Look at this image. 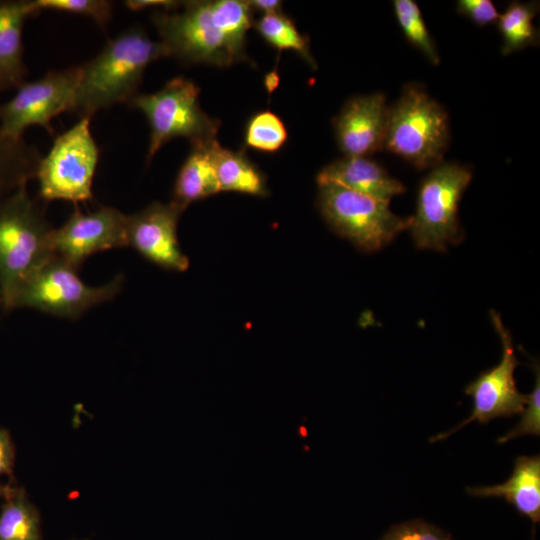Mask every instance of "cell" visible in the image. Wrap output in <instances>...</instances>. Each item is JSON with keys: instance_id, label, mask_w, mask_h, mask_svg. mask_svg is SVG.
I'll use <instances>...</instances> for the list:
<instances>
[{"instance_id": "6da1fadb", "label": "cell", "mask_w": 540, "mask_h": 540, "mask_svg": "<svg viewBox=\"0 0 540 540\" xmlns=\"http://www.w3.org/2000/svg\"><path fill=\"white\" fill-rule=\"evenodd\" d=\"M182 9L160 10L152 22L170 57L183 64L221 68L239 62L253 65L246 53V34L253 26L248 1L212 0L183 2Z\"/></svg>"}, {"instance_id": "7a4b0ae2", "label": "cell", "mask_w": 540, "mask_h": 540, "mask_svg": "<svg viewBox=\"0 0 540 540\" xmlns=\"http://www.w3.org/2000/svg\"><path fill=\"white\" fill-rule=\"evenodd\" d=\"M170 57L161 41L131 27L109 40L94 58L80 66V78L71 112L92 117L102 109L129 103L138 94L148 65Z\"/></svg>"}, {"instance_id": "3957f363", "label": "cell", "mask_w": 540, "mask_h": 540, "mask_svg": "<svg viewBox=\"0 0 540 540\" xmlns=\"http://www.w3.org/2000/svg\"><path fill=\"white\" fill-rule=\"evenodd\" d=\"M53 229L27 185L0 197V303L5 312L15 309L24 283L54 255Z\"/></svg>"}, {"instance_id": "277c9868", "label": "cell", "mask_w": 540, "mask_h": 540, "mask_svg": "<svg viewBox=\"0 0 540 540\" xmlns=\"http://www.w3.org/2000/svg\"><path fill=\"white\" fill-rule=\"evenodd\" d=\"M449 136L445 109L423 88L408 84L387 110L383 149L417 169L434 168L443 161Z\"/></svg>"}, {"instance_id": "5b68a950", "label": "cell", "mask_w": 540, "mask_h": 540, "mask_svg": "<svg viewBox=\"0 0 540 540\" xmlns=\"http://www.w3.org/2000/svg\"><path fill=\"white\" fill-rule=\"evenodd\" d=\"M199 94L200 89L192 80L178 76L158 91L138 93L129 101L148 121L147 164L173 138L184 137L191 143L216 139L220 121L203 111Z\"/></svg>"}, {"instance_id": "8992f818", "label": "cell", "mask_w": 540, "mask_h": 540, "mask_svg": "<svg viewBox=\"0 0 540 540\" xmlns=\"http://www.w3.org/2000/svg\"><path fill=\"white\" fill-rule=\"evenodd\" d=\"M90 120L91 117H81L60 134L46 156L41 157L35 176L41 200H65L76 205L93 199V179L100 151L91 134Z\"/></svg>"}, {"instance_id": "52a82bcc", "label": "cell", "mask_w": 540, "mask_h": 540, "mask_svg": "<svg viewBox=\"0 0 540 540\" xmlns=\"http://www.w3.org/2000/svg\"><path fill=\"white\" fill-rule=\"evenodd\" d=\"M318 208L327 224L340 236L367 252L379 250L409 229L412 216L394 214L389 202L336 184L318 185Z\"/></svg>"}, {"instance_id": "ba28073f", "label": "cell", "mask_w": 540, "mask_h": 540, "mask_svg": "<svg viewBox=\"0 0 540 540\" xmlns=\"http://www.w3.org/2000/svg\"><path fill=\"white\" fill-rule=\"evenodd\" d=\"M471 178L467 167L442 162L421 181L409 227L418 248L444 251L462 239L458 205Z\"/></svg>"}, {"instance_id": "9c48e42d", "label": "cell", "mask_w": 540, "mask_h": 540, "mask_svg": "<svg viewBox=\"0 0 540 540\" xmlns=\"http://www.w3.org/2000/svg\"><path fill=\"white\" fill-rule=\"evenodd\" d=\"M121 275L109 283L92 287L79 278L77 270L53 255L37 268L22 286L15 309L28 307L48 314L77 319L88 309L112 300L121 290Z\"/></svg>"}, {"instance_id": "30bf717a", "label": "cell", "mask_w": 540, "mask_h": 540, "mask_svg": "<svg viewBox=\"0 0 540 540\" xmlns=\"http://www.w3.org/2000/svg\"><path fill=\"white\" fill-rule=\"evenodd\" d=\"M79 78L80 66H74L25 81L10 100L0 104V132L12 139H23L24 131L31 126L53 133L51 120L71 112Z\"/></svg>"}, {"instance_id": "8fae6325", "label": "cell", "mask_w": 540, "mask_h": 540, "mask_svg": "<svg viewBox=\"0 0 540 540\" xmlns=\"http://www.w3.org/2000/svg\"><path fill=\"white\" fill-rule=\"evenodd\" d=\"M491 319L503 346L501 361L495 367L481 373L467 386L465 392L473 399L471 415L450 431L431 438V442L446 439L472 421L488 423L498 417L521 414L526 406L528 395L518 391L514 379L519 361L514 352L510 332L504 327L497 312L491 311Z\"/></svg>"}, {"instance_id": "7c38bea8", "label": "cell", "mask_w": 540, "mask_h": 540, "mask_svg": "<svg viewBox=\"0 0 540 540\" xmlns=\"http://www.w3.org/2000/svg\"><path fill=\"white\" fill-rule=\"evenodd\" d=\"M54 255L76 269L86 259L101 251L126 247V215L110 206L82 212L76 205L73 213L51 235Z\"/></svg>"}, {"instance_id": "4fadbf2b", "label": "cell", "mask_w": 540, "mask_h": 540, "mask_svg": "<svg viewBox=\"0 0 540 540\" xmlns=\"http://www.w3.org/2000/svg\"><path fill=\"white\" fill-rule=\"evenodd\" d=\"M183 211L173 202L156 201L126 215L127 246L165 270L186 271L189 259L181 250L177 237L178 221Z\"/></svg>"}, {"instance_id": "5bb4252c", "label": "cell", "mask_w": 540, "mask_h": 540, "mask_svg": "<svg viewBox=\"0 0 540 540\" xmlns=\"http://www.w3.org/2000/svg\"><path fill=\"white\" fill-rule=\"evenodd\" d=\"M387 110L382 93L349 99L333 120L340 150L348 157H367L383 148Z\"/></svg>"}, {"instance_id": "9a60e30c", "label": "cell", "mask_w": 540, "mask_h": 540, "mask_svg": "<svg viewBox=\"0 0 540 540\" xmlns=\"http://www.w3.org/2000/svg\"><path fill=\"white\" fill-rule=\"evenodd\" d=\"M327 183L389 203L405 191L400 181L368 157L345 156L326 165L317 175V184Z\"/></svg>"}, {"instance_id": "2e32d148", "label": "cell", "mask_w": 540, "mask_h": 540, "mask_svg": "<svg viewBox=\"0 0 540 540\" xmlns=\"http://www.w3.org/2000/svg\"><path fill=\"white\" fill-rule=\"evenodd\" d=\"M37 13L31 0L0 1V91L17 89L26 81L23 27Z\"/></svg>"}, {"instance_id": "e0dca14e", "label": "cell", "mask_w": 540, "mask_h": 540, "mask_svg": "<svg viewBox=\"0 0 540 540\" xmlns=\"http://www.w3.org/2000/svg\"><path fill=\"white\" fill-rule=\"evenodd\" d=\"M477 497H502L536 524L540 520V457L519 456L510 478L498 485L468 487Z\"/></svg>"}, {"instance_id": "ac0fdd59", "label": "cell", "mask_w": 540, "mask_h": 540, "mask_svg": "<svg viewBox=\"0 0 540 540\" xmlns=\"http://www.w3.org/2000/svg\"><path fill=\"white\" fill-rule=\"evenodd\" d=\"M214 140L191 143V151L180 167L171 202L182 210L195 201L221 192L211 149Z\"/></svg>"}, {"instance_id": "d6986e66", "label": "cell", "mask_w": 540, "mask_h": 540, "mask_svg": "<svg viewBox=\"0 0 540 540\" xmlns=\"http://www.w3.org/2000/svg\"><path fill=\"white\" fill-rule=\"evenodd\" d=\"M211 149L220 191L257 197L269 194L264 173L248 158L244 149L223 148L216 139Z\"/></svg>"}, {"instance_id": "ffe728a7", "label": "cell", "mask_w": 540, "mask_h": 540, "mask_svg": "<svg viewBox=\"0 0 540 540\" xmlns=\"http://www.w3.org/2000/svg\"><path fill=\"white\" fill-rule=\"evenodd\" d=\"M41 157L37 147L0 132V197L34 179Z\"/></svg>"}, {"instance_id": "44dd1931", "label": "cell", "mask_w": 540, "mask_h": 540, "mask_svg": "<svg viewBox=\"0 0 540 540\" xmlns=\"http://www.w3.org/2000/svg\"><path fill=\"white\" fill-rule=\"evenodd\" d=\"M539 11V3L513 1L504 13L499 14L497 24L503 43L501 52L508 55L539 42L538 30L533 19Z\"/></svg>"}, {"instance_id": "7402d4cb", "label": "cell", "mask_w": 540, "mask_h": 540, "mask_svg": "<svg viewBox=\"0 0 540 540\" xmlns=\"http://www.w3.org/2000/svg\"><path fill=\"white\" fill-rule=\"evenodd\" d=\"M0 512V540H42L40 518L23 490L13 489Z\"/></svg>"}, {"instance_id": "603a6c76", "label": "cell", "mask_w": 540, "mask_h": 540, "mask_svg": "<svg viewBox=\"0 0 540 540\" xmlns=\"http://www.w3.org/2000/svg\"><path fill=\"white\" fill-rule=\"evenodd\" d=\"M259 35L279 52H296L312 69L317 68L310 50V39L297 29L294 21L282 12L262 15L253 23Z\"/></svg>"}, {"instance_id": "cb8c5ba5", "label": "cell", "mask_w": 540, "mask_h": 540, "mask_svg": "<svg viewBox=\"0 0 540 540\" xmlns=\"http://www.w3.org/2000/svg\"><path fill=\"white\" fill-rule=\"evenodd\" d=\"M288 139L282 119L270 110L252 115L244 129L245 147L266 153L280 150Z\"/></svg>"}, {"instance_id": "d4e9b609", "label": "cell", "mask_w": 540, "mask_h": 540, "mask_svg": "<svg viewBox=\"0 0 540 540\" xmlns=\"http://www.w3.org/2000/svg\"><path fill=\"white\" fill-rule=\"evenodd\" d=\"M394 13L407 41L433 64L440 63L435 44L426 27L418 4L413 0H394Z\"/></svg>"}, {"instance_id": "484cf974", "label": "cell", "mask_w": 540, "mask_h": 540, "mask_svg": "<svg viewBox=\"0 0 540 540\" xmlns=\"http://www.w3.org/2000/svg\"><path fill=\"white\" fill-rule=\"evenodd\" d=\"M33 7L39 13L42 10H54L74 15L89 17L101 28L109 23L113 4L107 0H31Z\"/></svg>"}, {"instance_id": "4316f807", "label": "cell", "mask_w": 540, "mask_h": 540, "mask_svg": "<svg viewBox=\"0 0 540 540\" xmlns=\"http://www.w3.org/2000/svg\"><path fill=\"white\" fill-rule=\"evenodd\" d=\"M535 383L532 392L528 395L526 406L521 413L519 423L509 432L499 438V443L507 442L522 435L540 434V374L539 365L534 361Z\"/></svg>"}, {"instance_id": "83f0119b", "label": "cell", "mask_w": 540, "mask_h": 540, "mask_svg": "<svg viewBox=\"0 0 540 540\" xmlns=\"http://www.w3.org/2000/svg\"><path fill=\"white\" fill-rule=\"evenodd\" d=\"M380 540H453L441 528L423 520H411L392 526Z\"/></svg>"}, {"instance_id": "f1b7e54d", "label": "cell", "mask_w": 540, "mask_h": 540, "mask_svg": "<svg viewBox=\"0 0 540 540\" xmlns=\"http://www.w3.org/2000/svg\"><path fill=\"white\" fill-rule=\"evenodd\" d=\"M458 13L470 19L477 26L496 23L499 13L490 0H458Z\"/></svg>"}, {"instance_id": "f546056e", "label": "cell", "mask_w": 540, "mask_h": 540, "mask_svg": "<svg viewBox=\"0 0 540 540\" xmlns=\"http://www.w3.org/2000/svg\"><path fill=\"white\" fill-rule=\"evenodd\" d=\"M14 445L7 430L0 428V475L11 474L14 464Z\"/></svg>"}, {"instance_id": "4dcf8cb0", "label": "cell", "mask_w": 540, "mask_h": 540, "mask_svg": "<svg viewBox=\"0 0 540 540\" xmlns=\"http://www.w3.org/2000/svg\"><path fill=\"white\" fill-rule=\"evenodd\" d=\"M125 6L132 11L158 7L160 10H174L181 7L183 2L172 0H127Z\"/></svg>"}, {"instance_id": "1f68e13d", "label": "cell", "mask_w": 540, "mask_h": 540, "mask_svg": "<svg viewBox=\"0 0 540 540\" xmlns=\"http://www.w3.org/2000/svg\"><path fill=\"white\" fill-rule=\"evenodd\" d=\"M248 3L253 11L263 15L282 12V2L278 0H251Z\"/></svg>"}, {"instance_id": "d6a6232c", "label": "cell", "mask_w": 540, "mask_h": 540, "mask_svg": "<svg viewBox=\"0 0 540 540\" xmlns=\"http://www.w3.org/2000/svg\"><path fill=\"white\" fill-rule=\"evenodd\" d=\"M11 490L12 488L0 486V496L6 497V495H8Z\"/></svg>"}, {"instance_id": "836d02e7", "label": "cell", "mask_w": 540, "mask_h": 540, "mask_svg": "<svg viewBox=\"0 0 540 540\" xmlns=\"http://www.w3.org/2000/svg\"><path fill=\"white\" fill-rule=\"evenodd\" d=\"M0 306H1V303H0Z\"/></svg>"}]
</instances>
